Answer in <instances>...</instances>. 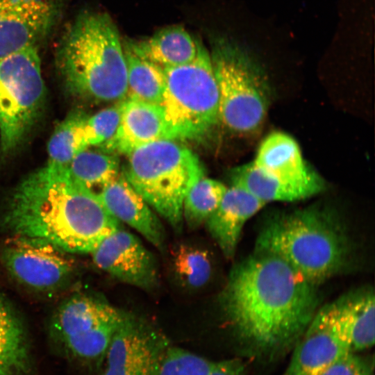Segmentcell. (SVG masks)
<instances>
[{
    "mask_svg": "<svg viewBox=\"0 0 375 375\" xmlns=\"http://www.w3.org/2000/svg\"><path fill=\"white\" fill-rule=\"evenodd\" d=\"M220 303L242 344L271 359L294 347L319 308V294L281 258L253 251L232 268Z\"/></svg>",
    "mask_w": 375,
    "mask_h": 375,
    "instance_id": "cell-1",
    "label": "cell"
},
{
    "mask_svg": "<svg viewBox=\"0 0 375 375\" xmlns=\"http://www.w3.org/2000/svg\"><path fill=\"white\" fill-rule=\"evenodd\" d=\"M1 223L13 235L42 240L69 253H90L122 226L67 167L49 163L14 188Z\"/></svg>",
    "mask_w": 375,
    "mask_h": 375,
    "instance_id": "cell-2",
    "label": "cell"
},
{
    "mask_svg": "<svg viewBox=\"0 0 375 375\" xmlns=\"http://www.w3.org/2000/svg\"><path fill=\"white\" fill-rule=\"evenodd\" d=\"M56 62L64 88L71 95L101 102L126 99L123 44L107 13H80L60 40Z\"/></svg>",
    "mask_w": 375,
    "mask_h": 375,
    "instance_id": "cell-3",
    "label": "cell"
},
{
    "mask_svg": "<svg viewBox=\"0 0 375 375\" xmlns=\"http://www.w3.org/2000/svg\"><path fill=\"white\" fill-rule=\"evenodd\" d=\"M254 251L281 258L317 285L347 265L350 245L336 216L311 206L269 217L258 232Z\"/></svg>",
    "mask_w": 375,
    "mask_h": 375,
    "instance_id": "cell-4",
    "label": "cell"
},
{
    "mask_svg": "<svg viewBox=\"0 0 375 375\" xmlns=\"http://www.w3.org/2000/svg\"><path fill=\"white\" fill-rule=\"evenodd\" d=\"M122 174L149 206L176 231L182 229L183 203L203 167L197 156L176 140L163 139L127 154Z\"/></svg>",
    "mask_w": 375,
    "mask_h": 375,
    "instance_id": "cell-5",
    "label": "cell"
},
{
    "mask_svg": "<svg viewBox=\"0 0 375 375\" xmlns=\"http://www.w3.org/2000/svg\"><path fill=\"white\" fill-rule=\"evenodd\" d=\"M210 54L219 101V122L242 135L257 131L269 106L271 91L259 64L236 42L212 40Z\"/></svg>",
    "mask_w": 375,
    "mask_h": 375,
    "instance_id": "cell-6",
    "label": "cell"
},
{
    "mask_svg": "<svg viewBox=\"0 0 375 375\" xmlns=\"http://www.w3.org/2000/svg\"><path fill=\"white\" fill-rule=\"evenodd\" d=\"M161 106L174 140H197L219 122V92L210 53L199 42L191 62L165 68Z\"/></svg>",
    "mask_w": 375,
    "mask_h": 375,
    "instance_id": "cell-7",
    "label": "cell"
},
{
    "mask_svg": "<svg viewBox=\"0 0 375 375\" xmlns=\"http://www.w3.org/2000/svg\"><path fill=\"white\" fill-rule=\"evenodd\" d=\"M36 47H28L0 61V150L14 153L41 117L46 88Z\"/></svg>",
    "mask_w": 375,
    "mask_h": 375,
    "instance_id": "cell-8",
    "label": "cell"
},
{
    "mask_svg": "<svg viewBox=\"0 0 375 375\" xmlns=\"http://www.w3.org/2000/svg\"><path fill=\"white\" fill-rule=\"evenodd\" d=\"M124 313L103 297L75 294L54 312L50 323L51 338L68 359L85 366H99Z\"/></svg>",
    "mask_w": 375,
    "mask_h": 375,
    "instance_id": "cell-9",
    "label": "cell"
},
{
    "mask_svg": "<svg viewBox=\"0 0 375 375\" xmlns=\"http://www.w3.org/2000/svg\"><path fill=\"white\" fill-rule=\"evenodd\" d=\"M69 253L42 240L13 235L3 244L0 258L19 283L40 292H54L72 277L75 265Z\"/></svg>",
    "mask_w": 375,
    "mask_h": 375,
    "instance_id": "cell-10",
    "label": "cell"
},
{
    "mask_svg": "<svg viewBox=\"0 0 375 375\" xmlns=\"http://www.w3.org/2000/svg\"><path fill=\"white\" fill-rule=\"evenodd\" d=\"M293 348L282 375H322L351 351L348 326L335 301L317 309Z\"/></svg>",
    "mask_w": 375,
    "mask_h": 375,
    "instance_id": "cell-11",
    "label": "cell"
},
{
    "mask_svg": "<svg viewBox=\"0 0 375 375\" xmlns=\"http://www.w3.org/2000/svg\"><path fill=\"white\" fill-rule=\"evenodd\" d=\"M170 346L158 330L124 312L105 356L101 375H158Z\"/></svg>",
    "mask_w": 375,
    "mask_h": 375,
    "instance_id": "cell-12",
    "label": "cell"
},
{
    "mask_svg": "<svg viewBox=\"0 0 375 375\" xmlns=\"http://www.w3.org/2000/svg\"><path fill=\"white\" fill-rule=\"evenodd\" d=\"M90 254L98 268L122 283L146 290L158 284L153 254L122 226L105 238Z\"/></svg>",
    "mask_w": 375,
    "mask_h": 375,
    "instance_id": "cell-13",
    "label": "cell"
},
{
    "mask_svg": "<svg viewBox=\"0 0 375 375\" xmlns=\"http://www.w3.org/2000/svg\"><path fill=\"white\" fill-rule=\"evenodd\" d=\"M62 0H0V61L36 47L51 31Z\"/></svg>",
    "mask_w": 375,
    "mask_h": 375,
    "instance_id": "cell-14",
    "label": "cell"
},
{
    "mask_svg": "<svg viewBox=\"0 0 375 375\" xmlns=\"http://www.w3.org/2000/svg\"><path fill=\"white\" fill-rule=\"evenodd\" d=\"M173 139L160 105L131 99L120 101L117 128L106 142L98 146L112 154H128L150 142Z\"/></svg>",
    "mask_w": 375,
    "mask_h": 375,
    "instance_id": "cell-15",
    "label": "cell"
},
{
    "mask_svg": "<svg viewBox=\"0 0 375 375\" xmlns=\"http://www.w3.org/2000/svg\"><path fill=\"white\" fill-rule=\"evenodd\" d=\"M97 195L117 221L135 230L156 247L163 249L165 235L162 224L122 172Z\"/></svg>",
    "mask_w": 375,
    "mask_h": 375,
    "instance_id": "cell-16",
    "label": "cell"
},
{
    "mask_svg": "<svg viewBox=\"0 0 375 375\" xmlns=\"http://www.w3.org/2000/svg\"><path fill=\"white\" fill-rule=\"evenodd\" d=\"M265 205L240 187L227 188L218 207L204 223L225 258L234 257L244 224Z\"/></svg>",
    "mask_w": 375,
    "mask_h": 375,
    "instance_id": "cell-17",
    "label": "cell"
},
{
    "mask_svg": "<svg viewBox=\"0 0 375 375\" xmlns=\"http://www.w3.org/2000/svg\"><path fill=\"white\" fill-rule=\"evenodd\" d=\"M252 162L262 171L285 182L326 185L323 178L304 160L297 142L282 132L268 135Z\"/></svg>",
    "mask_w": 375,
    "mask_h": 375,
    "instance_id": "cell-18",
    "label": "cell"
},
{
    "mask_svg": "<svg viewBox=\"0 0 375 375\" xmlns=\"http://www.w3.org/2000/svg\"><path fill=\"white\" fill-rule=\"evenodd\" d=\"M230 178L232 185L243 188L265 203L303 200L322 192L326 188V185L285 182L262 171L253 162L231 169Z\"/></svg>",
    "mask_w": 375,
    "mask_h": 375,
    "instance_id": "cell-19",
    "label": "cell"
},
{
    "mask_svg": "<svg viewBox=\"0 0 375 375\" xmlns=\"http://www.w3.org/2000/svg\"><path fill=\"white\" fill-rule=\"evenodd\" d=\"M125 43L138 55L163 69L191 62L199 48V42L177 25L164 28L145 40Z\"/></svg>",
    "mask_w": 375,
    "mask_h": 375,
    "instance_id": "cell-20",
    "label": "cell"
},
{
    "mask_svg": "<svg viewBox=\"0 0 375 375\" xmlns=\"http://www.w3.org/2000/svg\"><path fill=\"white\" fill-rule=\"evenodd\" d=\"M31 351L24 325L0 294V375H29Z\"/></svg>",
    "mask_w": 375,
    "mask_h": 375,
    "instance_id": "cell-21",
    "label": "cell"
},
{
    "mask_svg": "<svg viewBox=\"0 0 375 375\" xmlns=\"http://www.w3.org/2000/svg\"><path fill=\"white\" fill-rule=\"evenodd\" d=\"M335 302L348 326L351 351L355 353L372 347L375 338L373 289H357L341 296Z\"/></svg>",
    "mask_w": 375,
    "mask_h": 375,
    "instance_id": "cell-22",
    "label": "cell"
},
{
    "mask_svg": "<svg viewBox=\"0 0 375 375\" xmlns=\"http://www.w3.org/2000/svg\"><path fill=\"white\" fill-rule=\"evenodd\" d=\"M127 99L160 105L165 85L164 69L138 55L123 42Z\"/></svg>",
    "mask_w": 375,
    "mask_h": 375,
    "instance_id": "cell-23",
    "label": "cell"
},
{
    "mask_svg": "<svg viewBox=\"0 0 375 375\" xmlns=\"http://www.w3.org/2000/svg\"><path fill=\"white\" fill-rule=\"evenodd\" d=\"M67 167L74 180L96 194L120 174L117 155L101 149H84Z\"/></svg>",
    "mask_w": 375,
    "mask_h": 375,
    "instance_id": "cell-24",
    "label": "cell"
},
{
    "mask_svg": "<svg viewBox=\"0 0 375 375\" xmlns=\"http://www.w3.org/2000/svg\"><path fill=\"white\" fill-rule=\"evenodd\" d=\"M87 117L81 112H72L57 126L48 143L49 164L67 167L79 152L89 147Z\"/></svg>",
    "mask_w": 375,
    "mask_h": 375,
    "instance_id": "cell-25",
    "label": "cell"
},
{
    "mask_svg": "<svg viewBox=\"0 0 375 375\" xmlns=\"http://www.w3.org/2000/svg\"><path fill=\"white\" fill-rule=\"evenodd\" d=\"M171 260L175 278L187 289L202 288L211 278V256L206 249L201 247L180 244L173 250Z\"/></svg>",
    "mask_w": 375,
    "mask_h": 375,
    "instance_id": "cell-26",
    "label": "cell"
},
{
    "mask_svg": "<svg viewBox=\"0 0 375 375\" xmlns=\"http://www.w3.org/2000/svg\"><path fill=\"white\" fill-rule=\"evenodd\" d=\"M227 187L222 182L203 177L189 190L183 203V219L195 229L206 222L218 207Z\"/></svg>",
    "mask_w": 375,
    "mask_h": 375,
    "instance_id": "cell-27",
    "label": "cell"
},
{
    "mask_svg": "<svg viewBox=\"0 0 375 375\" xmlns=\"http://www.w3.org/2000/svg\"><path fill=\"white\" fill-rule=\"evenodd\" d=\"M215 364L191 351L170 346L158 375H210Z\"/></svg>",
    "mask_w": 375,
    "mask_h": 375,
    "instance_id": "cell-28",
    "label": "cell"
},
{
    "mask_svg": "<svg viewBox=\"0 0 375 375\" xmlns=\"http://www.w3.org/2000/svg\"><path fill=\"white\" fill-rule=\"evenodd\" d=\"M120 118V101L87 117L85 131L89 147L99 146L115 134Z\"/></svg>",
    "mask_w": 375,
    "mask_h": 375,
    "instance_id": "cell-29",
    "label": "cell"
},
{
    "mask_svg": "<svg viewBox=\"0 0 375 375\" xmlns=\"http://www.w3.org/2000/svg\"><path fill=\"white\" fill-rule=\"evenodd\" d=\"M374 358L349 352L337 360L322 375H374Z\"/></svg>",
    "mask_w": 375,
    "mask_h": 375,
    "instance_id": "cell-30",
    "label": "cell"
},
{
    "mask_svg": "<svg viewBox=\"0 0 375 375\" xmlns=\"http://www.w3.org/2000/svg\"><path fill=\"white\" fill-rule=\"evenodd\" d=\"M210 375H246V367L240 358L218 361Z\"/></svg>",
    "mask_w": 375,
    "mask_h": 375,
    "instance_id": "cell-31",
    "label": "cell"
}]
</instances>
